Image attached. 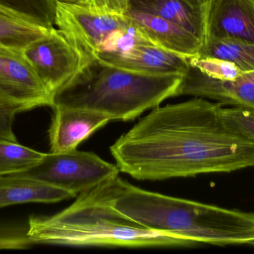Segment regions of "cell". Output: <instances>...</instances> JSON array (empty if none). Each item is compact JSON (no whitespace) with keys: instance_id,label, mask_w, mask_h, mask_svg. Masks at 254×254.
I'll return each mask as SVG.
<instances>
[{"instance_id":"d4e9b609","label":"cell","mask_w":254,"mask_h":254,"mask_svg":"<svg viewBox=\"0 0 254 254\" xmlns=\"http://www.w3.org/2000/svg\"><path fill=\"white\" fill-rule=\"evenodd\" d=\"M57 3L66 4H77L87 7V0H56Z\"/></svg>"},{"instance_id":"ba28073f","label":"cell","mask_w":254,"mask_h":254,"mask_svg":"<svg viewBox=\"0 0 254 254\" xmlns=\"http://www.w3.org/2000/svg\"><path fill=\"white\" fill-rule=\"evenodd\" d=\"M55 99L23 54L0 47V104L20 113L39 107H53Z\"/></svg>"},{"instance_id":"2e32d148","label":"cell","mask_w":254,"mask_h":254,"mask_svg":"<svg viewBox=\"0 0 254 254\" xmlns=\"http://www.w3.org/2000/svg\"><path fill=\"white\" fill-rule=\"evenodd\" d=\"M49 30L0 6V47L23 50Z\"/></svg>"},{"instance_id":"cb8c5ba5","label":"cell","mask_w":254,"mask_h":254,"mask_svg":"<svg viewBox=\"0 0 254 254\" xmlns=\"http://www.w3.org/2000/svg\"><path fill=\"white\" fill-rule=\"evenodd\" d=\"M127 5L128 0H87V8L97 13L124 14Z\"/></svg>"},{"instance_id":"603a6c76","label":"cell","mask_w":254,"mask_h":254,"mask_svg":"<svg viewBox=\"0 0 254 254\" xmlns=\"http://www.w3.org/2000/svg\"><path fill=\"white\" fill-rule=\"evenodd\" d=\"M20 113L13 107L0 104V139L17 141L13 132L15 116Z\"/></svg>"},{"instance_id":"5bb4252c","label":"cell","mask_w":254,"mask_h":254,"mask_svg":"<svg viewBox=\"0 0 254 254\" xmlns=\"http://www.w3.org/2000/svg\"><path fill=\"white\" fill-rule=\"evenodd\" d=\"M210 0H128L127 10L149 13L175 22L205 44Z\"/></svg>"},{"instance_id":"d6986e66","label":"cell","mask_w":254,"mask_h":254,"mask_svg":"<svg viewBox=\"0 0 254 254\" xmlns=\"http://www.w3.org/2000/svg\"><path fill=\"white\" fill-rule=\"evenodd\" d=\"M56 0H0V6L46 29L55 28Z\"/></svg>"},{"instance_id":"277c9868","label":"cell","mask_w":254,"mask_h":254,"mask_svg":"<svg viewBox=\"0 0 254 254\" xmlns=\"http://www.w3.org/2000/svg\"><path fill=\"white\" fill-rule=\"evenodd\" d=\"M182 79V75L134 73L93 58L55 95L54 105L91 110L111 121L127 122L176 96Z\"/></svg>"},{"instance_id":"44dd1931","label":"cell","mask_w":254,"mask_h":254,"mask_svg":"<svg viewBox=\"0 0 254 254\" xmlns=\"http://www.w3.org/2000/svg\"><path fill=\"white\" fill-rule=\"evenodd\" d=\"M188 61L204 74L217 80L235 81L244 74L234 63L219 58L195 56L188 58Z\"/></svg>"},{"instance_id":"8fae6325","label":"cell","mask_w":254,"mask_h":254,"mask_svg":"<svg viewBox=\"0 0 254 254\" xmlns=\"http://www.w3.org/2000/svg\"><path fill=\"white\" fill-rule=\"evenodd\" d=\"M49 129L51 152L77 149L94 132L110 122L108 116L91 110L54 105Z\"/></svg>"},{"instance_id":"30bf717a","label":"cell","mask_w":254,"mask_h":254,"mask_svg":"<svg viewBox=\"0 0 254 254\" xmlns=\"http://www.w3.org/2000/svg\"><path fill=\"white\" fill-rule=\"evenodd\" d=\"M94 58L124 70L152 76H184L189 67L188 58L148 42L136 43L119 52H100Z\"/></svg>"},{"instance_id":"ffe728a7","label":"cell","mask_w":254,"mask_h":254,"mask_svg":"<svg viewBox=\"0 0 254 254\" xmlns=\"http://www.w3.org/2000/svg\"><path fill=\"white\" fill-rule=\"evenodd\" d=\"M219 115L225 128L254 143V108L222 105Z\"/></svg>"},{"instance_id":"7c38bea8","label":"cell","mask_w":254,"mask_h":254,"mask_svg":"<svg viewBox=\"0 0 254 254\" xmlns=\"http://www.w3.org/2000/svg\"><path fill=\"white\" fill-rule=\"evenodd\" d=\"M124 14L148 41L169 52L192 58L199 55L204 46L192 33L164 18L128 10Z\"/></svg>"},{"instance_id":"6da1fadb","label":"cell","mask_w":254,"mask_h":254,"mask_svg":"<svg viewBox=\"0 0 254 254\" xmlns=\"http://www.w3.org/2000/svg\"><path fill=\"white\" fill-rule=\"evenodd\" d=\"M221 106L195 97L155 107L112 145L116 165L151 181L254 167V143L224 126Z\"/></svg>"},{"instance_id":"ac0fdd59","label":"cell","mask_w":254,"mask_h":254,"mask_svg":"<svg viewBox=\"0 0 254 254\" xmlns=\"http://www.w3.org/2000/svg\"><path fill=\"white\" fill-rule=\"evenodd\" d=\"M45 155L18 141L0 139V177L25 172L41 162Z\"/></svg>"},{"instance_id":"7402d4cb","label":"cell","mask_w":254,"mask_h":254,"mask_svg":"<svg viewBox=\"0 0 254 254\" xmlns=\"http://www.w3.org/2000/svg\"><path fill=\"white\" fill-rule=\"evenodd\" d=\"M27 230V225H0V251L25 250L34 246Z\"/></svg>"},{"instance_id":"5b68a950","label":"cell","mask_w":254,"mask_h":254,"mask_svg":"<svg viewBox=\"0 0 254 254\" xmlns=\"http://www.w3.org/2000/svg\"><path fill=\"white\" fill-rule=\"evenodd\" d=\"M55 25L81 54L85 64L100 52L119 50L131 24L125 14L92 11L77 4L58 3Z\"/></svg>"},{"instance_id":"4fadbf2b","label":"cell","mask_w":254,"mask_h":254,"mask_svg":"<svg viewBox=\"0 0 254 254\" xmlns=\"http://www.w3.org/2000/svg\"><path fill=\"white\" fill-rule=\"evenodd\" d=\"M209 39L254 43V0H210Z\"/></svg>"},{"instance_id":"9a60e30c","label":"cell","mask_w":254,"mask_h":254,"mask_svg":"<svg viewBox=\"0 0 254 254\" xmlns=\"http://www.w3.org/2000/svg\"><path fill=\"white\" fill-rule=\"evenodd\" d=\"M55 185L20 174L0 177V208L29 204H52L75 198Z\"/></svg>"},{"instance_id":"7a4b0ae2","label":"cell","mask_w":254,"mask_h":254,"mask_svg":"<svg viewBox=\"0 0 254 254\" xmlns=\"http://www.w3.org/2000/svg\"><path fill=\"white\" fill-rule=\"evenodd\" d=\"M119 176L80 194L52 216H31L27 234L35 244L68 247L185 248L195 243L143 226L113 207Z\"/></svg>"},{"instance_id":"e0dca14e","label":"cell","mask_w":254,"mask_h":254,"mask_svg":"<svg viewBox=\"0 0 254 254\" xmlns=\"http://www.w3.org/2000/svg\"><path fill=\"white\" fill-rule=\"evenodd\" d=\"M197 56L230 61L244 73L254 72V43L228 39H209Z\"/></svg>"},{"instance_id":"52a82bcc","label":"cell","mask_w":254,"mask_h":254,"mask_svg":"<svg viewBox=\"0 0 254 254\" xmlns=\"http://www.w3.org/2000/svg\"><path fill=\"white\" fill-rule=\"evenodd\" d=\"M23 54L54 99L85 64L81 54L55 28L30 43Z\"/></svg>"},{"instance_id":"8992f818","label":"cell","mask_w":254,"mask_h":254,"mask_svg":"<svg viewBox=\"0 0 254 254\" xmlns=\"http://www.w3.org/2000/svg\"><path fill=\"white\" fill-rule=\"evenodd\" d=\"M117 165L110 164L92 152L77 149L46 153L41 162L31 169L19 173L55 185L77 197L119 176Z\"/></svg>"},{"instance_id":"9c48e42d","label":"cell","mask_w":254,"mask_h":254,"mask_svg":"<svg viewBox=\"0 0 254 254\" xmlns=\"http://www.w3.org/2000/svg\"><path fill=\"white\" fill-rule=\"evenodd\" d=\"M184 95L206 98L223 106L254 108V72L225 82L207 76L189 63L176 96Z\"/></svg>"},{"instance_id":"3957f363","label":"cell","mask_w":254,"mask_h":254,"mask_svg":"<svg viewBox=\"0 0 254 254\" xmlns=\"http://www.w3.org/2000/svg\"><path fill=\"white\" fill-rule=\"evenodd\" d=\"M113 204L146 228L196 246H254V213L149 192L125 180Z\"/></svg>"}]
</instances>
